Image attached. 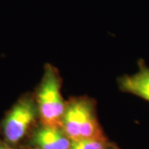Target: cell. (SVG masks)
<instances>
[{"label":"cell","instance_id":"5","mask_svg":"<svg viewBox=\"0 0 149 149\" xmlns=\"http://www.w3.org/2000/svg\"><path fill=\"white\" fill-rule=\"evenodd\" d=\"M138 70L132 74H123L118 79V89L149 102V67L143 60L139 61Z\"/></svg>","mask_w":149,"mask_h":149},{"label":"cell","instance_id":"9","mask_svg":"<svg viewBox=\"0 0 149 149\" xmlns=\"http://www.w3.org/2000/svg\"><path fill=\"white\" fill-rule=\"evenodd\" d=\"M22 149H27V148H22Z\"/></svg>","mask_w":149,"mask_h":149},{"label":"cell","instance_id":"7","mask_svg":"<svg viewBox=\"0 0 149 149\" xmlns=\"http://www.w3.org/2000/svg\"><path fill=\"white\" fill-rule=\"evenodd\" d=\"M0 149H22V148L13 146L10 143H7L4 139H3L0 136Z\"/></svg>","mask_w":149,"mask_h":149},{"label":"cell","instance_id":"3","mask_svg":"<svg viewBox=\"0 0 149 149\" xmlns=\"http://www.w3.org/2000/svg\"><path fill=\"white\" fill-rule=\"evenodd\" d=\"M62 79L58 69L46 64L42 77L34 92L40 123L52 127H61V119L66 101L61 95Z\"/></svg>","mask_w":149,"mask_h":149},{"label":"cell","instance_id":"4","mask_svg":"<svg viewBox=\"0 0 149 149\" xmlns=\"http://www.w3.org/2000/svg\"><path fill=\"white\" fill-rule=\"evenodd\" d=\"M71 140L61 127L39 123L22 148L27 149H70Z\"/></svg>","mask_w":149,"mask_h":149},{"label":"cell","instance_id":"6","mask_svg":"<svg viewBox=\"0 0 149 149\" xmlns=\"http://www.w3.org/2000/svg\"><path fill=\"white\" fill-rule=\"evenodd\" d=\"M113 143L109 141L105 135L72 140L70 149H109Z\"/></svg>","mask_w":149,"mask_h":149},{"label":"cell","instance_id":"2","mask_svg":"<svg viewBox=\"0 0 149 149\" xmlns=\"http://www.w3.org/2000/svg\"><path fill=\"white\" fill-rule=\"evenodd\" d=\"M61 128L71 141L104 135L99 123L95 100L79 96L67 100Z\"/></svg>","mask_w":149,"mask_h":149},{"label":"cell","instance_id":"1","mask_svg":"<svg viewBox=\"0 0 149 149\" xmlns=\"http://www.w3.org/2000/svg\"><path fill=\"white\" fill-rule=\"evenodd\" d=\"M39 123L34 92L24 93L6 112L0 123V136L11 145L22 148Z\"/></svg>","mask_w":149,"mask_h":149},{"label":"cell","instance_id":"8","mask_svg":"<svg viewBox=\"0 0 149 149\" xmlns=\"http://www.w3.org/2000/svg\"><path fill=\"white\" fill-rule=\"evenodd\" d=\"M109 149H121V148H119L118 146H117L116 144L113 143V145H112L111 147L109 148Z\"/></svg>","mask_w":149,"mask_h":149}]
</instances>
